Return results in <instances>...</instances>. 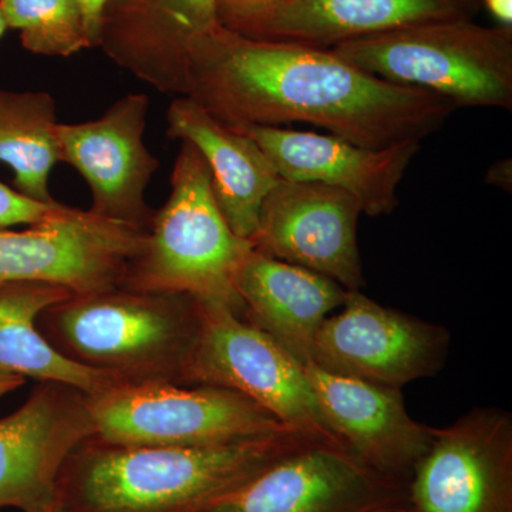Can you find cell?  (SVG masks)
<instances>
[{"instance_id": "9", "label": "cell", "mask_w": 512, "mask_h": 512, "mask_svg": "<svg viewBox=\"0 0 512 512\" xmlns=\"http://www.w3.org/2000/svg\"><path fill=\"white\" fill-rule=\"evenodd\" d=\"M342 311L329 316L313 342L311 362L333 375L402 389L434 377L446 365L450 332L348 291Z\"/></svg>"}, {"instance_id": "12", "label": "cell", "mask_w": 512, "mask_h": 512, "mask_svg": "<svg viewBox=\"0 0 512 512\" xmlns=\"http://www.w3.org/2000/svg\"><path fill=\"white\" fill-rule=\"evenodd\" d=\"M94 434L87 393L39 383L19 409L0 417V508L56 512L64 464Z\"/></svg>"}, {"instance_id": "10", "label": "cell", "mask_w": 512, "mask_h": 512, "mask_svg": "<svg viewBox=\"0 0 512 512\" xmlns=\"http://www.w3.org/2000/svg\"><path fill=\"white\" fill-rule=\"evenodd\" d=\"M406 491V512H512L511 413L477 407L434 429Z\"/></svg>"}, {"instance_id": "19", "label": "cell", "mask_w": 512, "mask_h": 512, "mask_svg": "<svg viewBox=\"0 0 512 512\" xmlns=\"http://www.w3.org/2000/svg\"><path fill=\"white\" fill-rule=\"evenodd\" d=\"M168 137L187 141L207 163L212 191L229 227L239 238L254 237L259 212L281 180L264 150L238 128L222 123L190 97L167 111Z\"/></svg>"}, {"instance_id": "4", "label": "cell", "mask_w": 512, "mask_h": 512, "mask_svg": "<svg viewBox=\"0 0 512 512\" xmlns=\"http://www.w3.org/2000/svg\"><path fill=\"white\" fill-rule=\"evenodd\" d=\"M170 184V197L154 212L146 244L128 265L123 286L183 293L242 316L235 279L254 244L229 227L215 200L207 163L187 141H181Z\"/></svg>"}, {"instance_id": "8", "label": "cell", "mask_w": 512, "mask_h": 512, "mask_svg": "<svg viewBox=\"0 0 512 512\" xmlns=\"http://www.w3.org/2000/svg\"><path fill=\"white\" fill-rule=\"evenodd\" d=\"M190 384L235 390L286 426L342 444L320 416L302 363L228 306L202 303Z\"/></svg>"}, {"instance_id": "13", "label": "cell", "mask_w": 512, "mask_h": 512, "mask_svg": "<svg viewBox=\"0 0 512 512\" xmlns=\"http://www.w3.org/2000/svg\"><path fill=\"white\" fill-rule=\"evenodd\" d=\"M148 110L147 94H127L99 119L57 126L60 161L89 185V211L144 232L156 212L147 205L146 190L160 165L144 143Z\"/></svg>"}, {"instance_id": "1", "label": "cell", "mask_w": 512, "mask_h": 512, "mask_svg": "<svg viewBox=\"0 0 512 512\" xmlns=\"http://www.w3.org/2000/svg\"><path fill=\"white\" fill-rule=\"evenodd\" d=\"M184 96L231 127L313 124L366 148L421 143L457 110L333 50L251 39L221 25L188 47Z\"/></svg>"}, {"instance_id": "6", "label": "cell", "mask_w": 512, "mask_h": 512, "mask_svg": "<svg viewBox=\"0 0 512 512\" xmlns=\"http://www.w3.org/2000/svg\"><path fill=\"white\" fill-rule=\"evenodd\" d=\"M99 440L134 447H212L286 429L244 394L212 384L124 383L87 394Z\"/></svg>"}, {"instance_id": "23", "label": "cell", "mask_w": 512, "mask_h": 512, "mask_svg": "<svg viewBox=\"0 0 512 512\" xmlns=\"http://www.w3.org/2000/svg\"><path fill=\"white\" fill-rule=\"evenodd\" d=\"M0 10L33 55L70 57L96 47L80 0H0Z\"/></svg>"}, {"instance_id": "29", "label": "cell", "mask_w": 512, "mask_h": 512, "mask_svg": "<svg viewBox=\"0 0 512 512\" xmlns=\"http://www.w3.org/2000/svg\"><path fill=\"white\" fill-rule=\"evenodd\" d=\"M26 383V379L19 376L0 375V399L8 396V394L16 392L20 389L23 384Z\"/></svg>"}, {"instance_id": "26", "label": "cell", "mask_w": 512, "mask_h": 512, "mask_svg": "<svg viewBox=\"0 0 512 512\" xmlns=\"http://www.w3.org/2000/svg\"><path fill=\"white\" fill-rule=\"evenodd\" d=\"M107 0H80L83 5L84 13H86L87 22H89L90 32H92L94 45L97 47L99 42V29L101 13H103L104 5Z\"/></svg>"}, {"instance_id": "27", "label": "cell", "mask_w": 512, "mask_h": 512, "mask_svg": "<svg viewBox=\"0 0 512 512\" xmlns=\"http://www.w3.org/2000/svg\"><path fill=\"white\" fill-rule=\"evenodd\" d=\"M483 5L501 25H512V0H483Z\"/></svg>"}, {"instance_id": "5", "label": "cell", "mask_w": 512, "mask_h": 512, "mask_svg": "<svg viewBox=\"0 0 512 512\" xmlns=\"http://www.w3.org/2000/svg\"><path fill=\"white\" fill-rule=\"evenodd\" d=\"M363 72L460 107H512V28L440 20L333 47Z\"/></svg>"}, {"instance_id": "28", "label": "cell", "mask_w": 512, "mask_h": 512, "mask_svg": "<svg viewBox=\"0 0 512 512\" xmlns=\"http://www.w3.org/2000/svg\"><path fill=\"white\" fill-rule=\"evenodd\" d=\"M488 181L503 188H507V183L511 185V161H503L491 168Z\"/></svg>"}, {"instance_id": "14", "label": "cell", "mask_w": 512, "mask_h": 512, "mask_svg": "<svg viewBox=\"0 0 512 512\" xmlns=\"http://www.w3.org/2000/svg\"><path fill=\"white\" fill-rule=\"evenodd\" d=\"M360 214L348 192L281 178L262 204L251 242L272 258L360 291L366 284L357 244Z\"/></svg>"}, {"instance_id": "17", "label": "cell", "mask_w": 512, "mask_h": 512, "mask_svg": "<svg viewBox=\"0 0 512 512\" xmlns=\"http://www.w3.org/2000/svg\"><path fill=\"white\" fill-rule=\"evenodd\" d=\"M481 5L483 0H279L224 28L266 42L333 49L423 23L474 19Z\"/></svg>"}, {"instance_id": "22", "label": "cell", "mask_w": 512, "mask_h": 512, "mask_svg": "<svg viewBox=\"0 0 512 512\" xmlns=\"http://www.w3.org/2000/svg\"><path fill=\"white\" fill-rule=\"evenodd\" d=\"M57 126L52 94L0 89V163L13 171V190L43 205L59 202L49 187L60 163Z\"/></svg>"}, {"instance_id": "7", "label": "cell", "mask_w": 512, "mask_h": 512, "mask_svg": "<svg viewBox=\"0 0 512 512\" xmlns=\"http://www.w3.org/2000/svg\"><path fill=\"white\" fill-rule=\"evenodd\" d=\"M147 232L63 205L23 229L0 228V286L49 284L73 295L123 285Z\"/></svg>"}, {"instance_id": "21", "label": "cell", "mask_w": 512, "mask_h": 512, "mask_svg": "<svg viewBox=\"0 0 512 512\" xmlns=\"http://www.w3.org/2000/svg\"><path fill=\"white\" fill-rule=\"evenodd\" d=\"M72 295L57 285L28 282L0 286V375L70 384L87 394L121 384L60 355L40 332V315Z\"/></svg>"}, {"instance_id": "20", "label": "cell", "mask_w": 512, "mask_h": 512, "mask_svg": "<svg viewBox=\"0 0 512 512\" xmlns=\"http://www.w3.org/2000/svg\"><path fill=\"white\" fill-rule=\"evenodd\" d=\"M235 289L242 318L271 336L302 365L329 313L342 308L345 288L302 266L279 261L255 247L239 268Z\"/></svg>"}, {"instance_id": "18", "label": "cell", "mask_w": 512, "mask_h": 512, "mask_svg": "<svg viewBox=\"0 0 512 512\" xmlns=\"http://www.w3.org/2000/svg\"><path fill=\"white\" fill-rule=\"evenodd\" d=\"M218 25L217 0H107L97 47L157 92L184 96L188 47Z\"/></svg>"}, {"instance_id": "15", "label": "cell", "mask_w": 512, "mask_h": 512, "mask_svg": "<svg viewBox=\"0 0 512 512\" xmlns=\"http://www.w3.org/2000/svg\"><path fill=\"white\" fill-rule=\"evenodd\" d=\"M303 367L329 430L367 466L407 485L434 429L410 416L402 389Z\"/></svg>"}, {"instance_id": "2", "label": "cell", "mask_w": 512, "mask_h": 512, "mask_svg": "<svg viewBox=\"0 0 512 512\" xmlns=\"http://www.w3.org/2000/svg\"><path fill=\"white\" fill-rule=\"evenodd\" d=\"M320 441L333 440L296 427L191 448L120 446L93 436L64 464L56 512H197Z\"/></svg>"}, {"instance_id": "24", "label": "cell", "mask_w": 512, "mask_h": 512, "mask_svg": "<svg viewBox=\"0 0 512 512\" xmlns=\"http://www.w3.org/2000/svg\"><path fill=\"white\" fill-rule=\"evenodd\" d=\"M63 205L62 202L55 205L39 204L0 181V228L35 224L60 210Z\"/></svg>"}, {"instance_id": "30", "label": "cell", "mask_w": 512, "mask_h": 512, "mask_svg": "<svg viewBox=\"0 0 512 512\" xmlns=\"http://www.w3.org/2000/svg\"><path fill=\"white\" fill-rule=\"evenodd\" d=\"M8 30V23H6L5 16H3L2 10H0V39H2V37L6 35V32H8Z\"/></svg>"}, {"instance_id": "16", "label": "cell", "mask_w": 512, "mask_h": 512, "mask_svg": "<svg viewBox=\"0 0 512 512\" xmlns=\"http://www.w3.org/2000/svg\"><path fill=\"white\" fill-rule=\"evenodd\" d=\"M264 150L281 178L308 181L348 192L370 217L392 214L397 188L420 143L366 148L333 134L285 127H235Z\"/></svg>"}, {"instance_id": "11", "label": "cell", "mask_w": 512, "mask_h": 512, "mask_svg": "<svg viewBox=\"0 0 512 512\" xmlns=\"http://www.w3.org/2000/svg\"><path fill=\"white\" fill-rule=\"evenodd\" d=\"M406 511V484L377 473L343 444L320 441L197 512Z\"/></svg>"}, {"instance_id": "3", "label": "cell", "mask_w": 512, "mask_h": 512, "mask_svg": "<svg viewBox=\"0 0 512 512\" xmlns=\"http://www.w3.org/2000/svg\"><path fill=\"white\" fill-rule=\"evenodd\" d=\"M37 326L60 355L121 384L190 386L202 303L120 285L72 295L47 308Z\"/></svg>"}, {"instance_id": "25", "label": "cell", "mask_w": 512, "mask_h": 512, "mask_svg": "<svg viewBox=\"0 0 512 512\" xmlns=\"http://www.w3.org/2000/svg\"><path fill=\"white\" fill-rule=\"evenodd\" d=\"M279 0H217V18L221 26H229L271 8Z\"/></svg>"}]
</instances>
